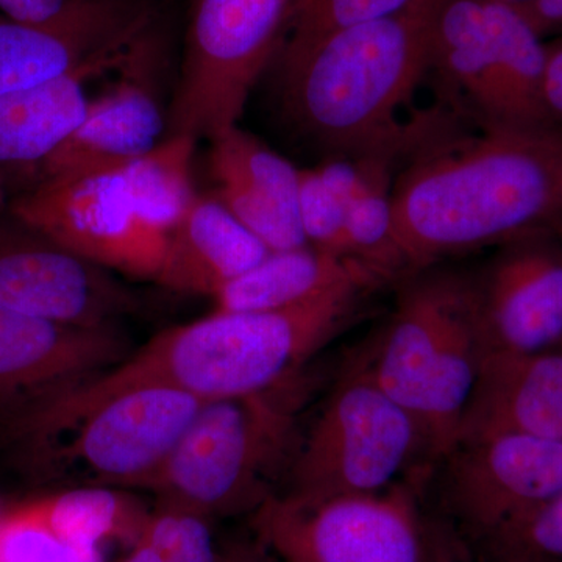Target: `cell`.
<instances>
[{
	"label": "cell",
	"mask_w": 562,
	"mask_h": 562,
	"mask_svg": "<svg viewBox=\"0 0 562 562\" xmlns=\"http://www.w3.org/2000/svg\"><path fill=\"white\" fill-rule=\"evenodd\" d=\"M391 203L409 273L542 233L562 213V128H484L427 150L398 177Z\"/></svg>",
	"instance_id": "cell-1"
},
{
	"label": "cell",
	"mask_w": 562,
	"mask_h": 562,
	"mask_svg": "<svg viewBox=\"0 0 562 562\" xmlns=\"http://www.w3.org/2000/svg\"><path fill=\"white\" fill-rule=\"evenodd\" d=\"M438 2L281 46V105L295 128L336 157L391 158L405 139L395 114L430 72Z\"/></svg>",
	"instance_id": "cell-2"
},
{
	"label": "cell",
	"mask_w": 562,
	"mask_h": 562,
	"mask_svg": "<svg viewBox=\"0 0 562 562\" xmlns=\"http://www.w3.org/2000/svg\"><path fill=\"white\" fill-rule=\"evenodd\" d=\"M201 406L166 384L114 382L103 371L0 414V424L36 479L146 490Z\"/></svg>",
	"instance_id": "cell-3"
},
{
	"label": "cell",
	"mask_w": 562,
	"mask_h": 562,
	"mask_svg": "<svg viewBox=\"0 0 562 562\" xmlns=\"http://www.w3.org/2000/svg\"><path fill=\"white\" fill-rule=\"evenodd\" d=\"M371 288L349 286L272 312H214L158 333L105 375L120 383H160L199 402L272 390L353 321Z\"/></svg>",
	"instance_id": "cell-4"
},
{
	"label": "cell",
	"mask_w": 562,
	"mask_h": 562,
	"mask_svg": "<svg viewBox=\"0 0 562 562\" xmlns=\"http://www.w3.org/2000/svg\"><path fill=\"white\" fill-rule=\"evenodd\" d=\"M369 361L372 379L419 422L436 462L457 441L484 349L472 277L412 272Z\"/></svg>",
	"instance_id": "cell-5"
},
{
	"label": "cell",
	"mask_w": 562,
	"mask_h": 562,
	"mask_svg": "<svg viewBox=\"0 0 562 562\" xmlns=\"http://www.w3.org/2000/svg\"><path fill=\"white\" fill-rule=\"evenodd\" d=\"M306 391L297 375L272 390L202 403L146 490L210 519L254 514L286 479Z\"/></svg>",
	"instance_id": "cell-6"
},
{
	"label": "cell",
	"mask_w": 562,
	"mask_h": 562,
	"mask_svg": "<svg viewBox=\"0 0 562 562\" xmlns=\"http://www.w3.org/2000/svg\"><path fill=\"white\" fill-rule=\"evenodd\" d=\"M428 471L419 422L358 364L336 383L299 441L283 495L322 501L379 494L405 483L409 472L424 482Z\"/></svg>",
	"instance_id": "cell-7"
},
{
	"label": "cell",
	"mask_w": 562,
	"mask_h": 562,
	"mask_svg": "<svg viewBox=\"0 0 562 562\" xmlns=\"http://www.w3.org/2000/svg\"><path fill=\"white\" fill-rule=\"evenodd\" d=\"M546 49L520 11L495 0H439L430 70L462 95L484 128L557 127L543 105Z\"/></svg>",
	"instance_id": "cell-8"
},
{
	"label": "cell",
	"mask_w": 562,
	"mask_h": 562,
	"mask_svg": "<svg viewBox=\"0 0 562 562\" xmlns=\"http://www.w3.org/2000/svg\"><path fill=\"white\" fill-rule=\"evenodd\" d=\"M292 0H192L169 136L213 139L244 106L283 44Z\"/></svg>",
	"instance_id": "cell-9"
},
{
	"label": "cell",
	"mask_w": 562,
	"mask_h": 562,
	"mask_svg": "<svg viewBox=\"0 0 562 562\" xmlns=\"http://www.w3.org/2000/svg\"><path fill=\"white\" fill-rule=\"evenodd\" d=\"M417 484L303 501L276 494L251 514L262 546L284 562H436Z\"/></svg>",
	"instance_id": "cell-10"
},
{
	"label": "cell",
	"mask_w": 562,
	"mask_h": 562,
	"mask_svg": "<svg viewBox=\"0 0 562 562\" xmlns=\"http://www.w3.org/2000/svg\"><path fill=\"white\" fill-rule=\"evenodd\" d=\"M9 213L111 272L157 281L169 233L136 198L124 166L41 181Z\"/></svg>",
	"instance_id": "cell-11"
},
{
	"label": "cell",
	"mask_w": 562,
	"mask_h": 562,
	"mask_svg": "<svg viewBox=\"0 0 562 562\" xmlns=\"http://www.w3.org/2000/svg\"><path fill=\"white\" fill-rule=\"evenodd\" d=\"M461 530L486 539L562 491V442L502 435L457 442L431 465Z\"/></svg>",
	"instance_id": "cell-12"
},
{
	"label": "cell",
	"mask_w": 562,
	"mask_h": 562,
	"mask_svg": "<svg viewBox=\"0 0 562 562\" xmlns=\"http://www.w3.org/2000/svg\"><path fill=\"white\" fill-rule=\"evenodd\" d=\"M0 306L79 327H113L136 313L139 299L109 269L9 213L0 217Z\"/></svg>",
	"instance_id": "cell-13"
},
{
	"label": "cell",
	"mask_w": 562,
	"mask_h": 562,
	"mask_svg": "<svg viewBox=\"0 0 562 562\" xmlns=\"http://www.w3.org/2000/svg\"><path fill=\"white\" fill-rule=\"evenodd\" d=\"M150 24L143 0H76L46 22L0 14V95L50 83L125 49Z\"/></svg>",
	"instance_id": "cell-14"
},
{
	"label": "cell",
	"mask_w": 562,
	"mask_h": 562,
	"mask_svg": "<svg viewBox=\"0 0 562 562\" xmlns=\"http://www.w3.org/2000/svg\"><path fill=\"white\" fill-rule=\"evenodd\" d=\"M486 353L562 346V247L542 233L505 244L471 276Z\"/></svg>",
	"instance_id": "cell-15"
},
{
	"label": "cell",
	"mask_w": 562,
	"mask_h": 562,
	"mask_svg": "<svg viewBox=\"0 0 562 562\" xmlns=\"http://www.w3.org/2000/svg\"><path fill=\"white\" fill-rule=\"evenodd\" d=\"M160 43L147 31L121 63L120 81L94 99L87 117L49 157L35 165L36 183L120 168L161 143L168 120L155 91Z\"/></svg>",
	"instance_id": "cell-16"
},
{
	"label": "cell",
	"mask_w": 562,
	"mask_h": 562,
	"mask_svg": "<svg viewBox=\"0 0 562 562\" xmlns=\"http://www.w3.org/2000/svg\"><path fill=\"white\" fill-rule=\"evenodd\" d=\"M128 357L116 327H79L0 306V413L57 394Z\"/></svg>",
	"instance_id": "cell-17"
},
{
	"label": "cell",
	"mask_w": 562,
	"mask_h": 562,
	"mask_svg": "<svg viewBox=\"0 0 562 562\" xmlns=\"http://www.w3.org/2000/svg\"><path fill=\"white\" fill-rule=\"evenodd\" d=\"M214 198L271 251L308 246L299 214V169L236 127L211 139Z\"/></svg>",
	"instance_id": "cell-18"
},
{
	"label": "cell",
	"mask_w": 562,
	"mask_h": 562,
	"mask_svg": "<svg viewBox=\"0 0 562 562\" xmlns=\"http://www.w3.org/2000/svg\"><path fill=\"white\" fill-rule=\"evenodd\" d=\"M502 435L562 442V346L484 355L454 443Z\"/></svg>",
	"instance_id": "cell-19"
},
{
	"label": "cell",
	"mask_w": 562,
	"mask_h": 562,
	"mask_svg": "<svg viewBox=\"0 0 562 562\" xmlns=\"http://www.w3.org/2000/svg\"><path fill=\"white\" fill-rule=\"evenodd\" d=\"M271 250L213 194H195L168 236L157 283L213 297Z\"/></svg>",
	"instance_id": "cell-20"
},
{
	"label": "cell",
	"mask_w": 562,
	"mask_h": 562,
	"mask_svg": "<svg viewBox=\"0 0 562 562\" xmlns=\"http://www.w3.org/2000/svg\"><path fill=\"white\" fill-rule=\"evenodd\" d=\"M386 280L364 262L312 246L271 251L213 295L214 312H272L316 301L342 288L376 290Z\"/></svg>",
	"instance_id": "cell-21"
},
{
	"label": "cell",
	"mask_w": 562,
	"mask_h": 562,
	"mask_svg": "<svg viewBox=\"0 0 562 562\" xmlns=\"http://www.w3.org/2000/svg\"><path fill=\"white\" fill-rule=\"evenodd\" d=\"M133 44L50 83L0 95V165L35 166L49 157L87 117L88 81L120 68Z\"/></svg>",
	"instance_id": "cell-22"
},
{
	"label": "cell",
	"mask_w": 562,
	"mask_h": 562,
	"mask_svg": "<svg viewBox=\"0 0 562 562\" xmlns=\"http://www.w3.org/2000/svg\"><path fill=\"white\" fill-rule=\"evenodd\" d=\"M36 503L63 541L103 557L109 542L131 547L150 512L121 487H68Z\"/></svg>",
	"instance_id": "cell-23"
},
{
	"label": "cell",
	"mask_w": 562,
	"mask_h": 562,
	"mask_svg": "<svg viewBox=\"0 0 562 562\" xmlns=\"http://www.w3.org/2000/svg\"><path fill=\"white\" fill-rule=\"evenodd\" d=\"M195 143L187 136H169L143 157L124 165L140 205L168 233L195 195L191 183Z\"/></svg>",
	"instance_id": "cell-24"
},
{
	"label": "cell",
	"mask_w": 562,
	"mask_h": 562,
	"mask_svg": "<svg viewBox=\"0 0 562 562\" xmlns=\"http://www.w3.org/2000/svg\"><path fill=\"white\" fill-rule=\"evenodd\" d=\"M392 224L387 162H380L364 190L347 206L346 251L347 257L364 262L386 281L408 272Z\"/></svg>",
	"instance_id": "cell-25"
},
{
	"label": "cell",
	"mask_w": 562,
	"mask_h": 562,
	"mask_svg": "<svg viewBox=\"0 0 562 562\" xmlns=\"http://www.w3.org/2000/svg\"><path fill=\"white\" fill-rule=\"evenodd\" d=\"M490 562H561L562 491L483 539Z\"/></svg>",
	"instance_id": "cell-26"
},
{
	"label": "cell",
	"mask_w": 562,
	"mask_h": 562,
	"mask_svg": "<svg viewBox=\"0 0 562 562\" xmlns=\"http://www.w3.org/2000/svg\"><path fill=\"white\" fill-rule=\"evenodd\" d=\"M210 517L176 503L158 502L138 538L171 562H227L214 541Z\"/></svg>",
	"instance_id": "cell-27"
},
{
	"label": "cell",
	"mask_w": 562,
	"mask_h": 562,
	"mask_svg": "<svg viewBox=\"0 0 562 562\" xmlns=\"http://www.w3.org/2000/svg\"><path fill=\"white\" fill-rule=\"evenodd\" d=\"M0 562H105V557L63 541L32 502L0 517Z\"/></svg>",
	"instance_id": "cell-28"
},
{
	"label": "cell",
	"mask_w": 562,
	"mask_h": 562,
	"mask_svg": "<svg viewBox=\"0 0 562 562\" xmlns=\"http://www.w3.org/2000/svg\"><path fill=\"white\" fill-rule=\"evenodd\" d=\"M417 0H292L281 46L308 43L338 29L382 20Z\"/></svg>",
	"instance_id": "cell-29"
},
{
	"label": "cell",
	"mask_w": 562,
	"mask_h": 562,
	"mask_svg": "<svg viewBox=\"0 0 562 562\" xmlns=\"http://www.w3.org/2000/svg\"><path fill=\"white\" fill-rule=\"evenodd\" d=\"M346 213L347 206L324 183L317 169L299 171V214L308 246L347 257Z\"/></svg>",
	"instance_id": "cell-30"
},
{
	"label": "cell",
	"mask_w": 562,
	"mask_h": 562,
	"mask_svg": "<svg viewBox=\"0 0 562 562\" xmlns=\"http://www.w3.org/2000/svg\"><path fill=\"white\" fill-rule=\"evenodd\" d=\"M542 98L550 120L562 128V41L547 46Z\"/></svg>",
	"instance_id": "cell-31"
},
{
	"label": "cell",
	"mask_w": 562,
	"mask_h": 562,
	"mask_svg": "<svg viewBox=\"0 0 562 562\" xmlns=\"http://www.w3.org/2000/svg\"><path fill=\"white\" fill-rule=\"evenodd\" d=\"M76 0H0V14L24 22L55 20Z\"/></svg>",
	"instance_id": "cell-32"
},
{
	"label": "cell",
	"mask_w": 562,
	"mask_h": 562,
	"mask_svg": "<svg viewBox=\"0 0 562 562\" xmlns=\"http://www.w3.org/2000/svg\"><path fill=\"white\" fill-rule=\"evenodd\" d=\"M539 36L562 31V0H530L514 5Z\"/></svg>",
	"instance_id": "cell-33"
},
{
	"label": "cell",
	"mask_w": 562,
	"mask_h": 562,
	"mask_svg": "<svg viewBox=\"0 0 562 562\" xmlns=\"http://www.w3.org/2000/svg\"><path fill=\"white\" fill-rule=\"evenodd\" d=\"M114 562H171L165 554L158 552L150 543L136 539L135 542L128 547L127 552L122 554L120 560Z\"/></svg>",
	"instance_id": "cell-34"
},
{
	"label": "cell",
	"mask_w": 562,
	"mask_h": 562,
	"mask_svg": "<svg viewBox=\"0 0 562 562\" xmlns=\"http://www.w3.org/2000/svg\"><path fill=\"white\" fill-rule=\"evenodd\" d=\"M227 562H269V560L254 550H236V552L227 554Z\"/></svg>",
	"instance_id": "cell-35"
}]
</instances>
